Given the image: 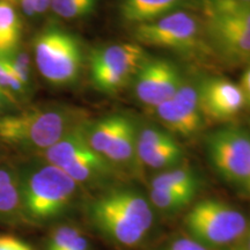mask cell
Masks as SVG:
<instances>
[{
    "mask_svg": "<svg viewBox=\"0 0 250 250\" xmlns=\"http://www.w3.org/2000/svg\"><path fill=\"white\" fill-rule=\"evenodd\" d=\"M87 118L83 109L67 103L22 107L0 117V143L24 156L40 155Z\"/></svg>",
    "mask_w": 250,
    "mask_h": 250,
    "instance_id": "cell-1",
    "label": "cell"
},
{
    "mask_svg": "<svg viewBox=\"0 0 250 250\" xmlns=\"http://www.w3.org/2000/svg\"><path fill=\"white\" fill-rule=\"evenodd\" d=\"M4 147L5 146L0 143V160H2V155H4Z\"/></svg>",
    "mask_w": 250,
    "mask_h": 250,
    "instance_id": "cell-30",
    "label": "cell"
},
{
    "mask_svg": "<svg viewBox=\"0 0 250 250\" xmlns=\"http://www.w3.org/2000/svg\"><path fill=\"white\" fill-rule=\"evenodd\" d=\"M205 149L214 170L227 182L247 187L250 177V133L226 125L205 137Z\"/></svg>",
    "mask_w": 250,
    "mask_h": 250,
    "instance_id": "cell-11",
    "label": "cell"
},
{
    "mask_svg": "<svg viewBox=\"0 0 250 250\" xmlns=\"http://www.w3.org/2000/svg\"><path fill=\"white\" fill-rule=\"evenodd\" d=\"M0 57L6 62L9 70L13 72L19 81L31 94H34L35 92V78H34L35 65H34L31 52L28 51L22 44H20L11 51L0 55Z\"/></svg>",
    "mask_w": 250,
    "mask_h": 250,
    "instance_id": "cell-19",
    "label": "cell"
},
{
    "mask_svg": "<svg viewBox=\"0 0 250 250\" xmlns=\"http://www.w3.org/2000/svg\"><path fill=\"white\" fill-rule=\"evenodd\" d=\"M241 1H246V2H250V0H241Z\"/></svg>",
    "mask_w": 250,
    "mask_h": 250,
    "instance_id": "cell-34",
    "label": "cell"
},
{
    "mask_svg": "<svg viewBox=\"0 0 250 250\" xmlns=\"http://www.w3.org/2000/svg\"><path fill=\"white\" fill-rule=\"evenodd\" d=\"M21 15L28 20L43 18L49 12L50 0H19Z\"/></svg>",
    "mask_w": 250,
    "mask_h": 250,
    "instance_id": "cell-24",
    "label": "cell"
},
{
    "mask_svg": "<svg viewBox=\"0 0 250 250\" xmlns=\"http://www.w3.org/2000/svg\"><path fill=\"white\" fill-rule=\"evenodd\" d=\"M199 104L205 120L228 122L240 114L247 100L241 87L226 78H205L198 83Z\"/></svg>",
    "mask_w": 250,
    "mask_h": 250,
    "instance_id": "cell-14",
    "label": "cell"
},
{
    "mask_svg": "<svg viewBox=\"0 0 250 250\" xmlns=\"http://www.w3.org/2000/svg\"><path fill=\"white\" fill-rule=\"evenodd\" d=\"M204 2L205 0H120L118 15L123 22L136 27L177 11L199 13Z\"/></svg>",
    "mask_w": 250,
    "mask_h": 250,
    "instance_id": "cell-15",
    "label": "cell"
},
{
    "mask_svg": "<svg viewBox=\"0 0 250 250\" xmlns=\"http://www.w3.org/2000/svg\"><path fill=\"white\" fill-rule=\"evenodd\" d=\"M66 250H89V242L85 236L81 234L80 236H78L72 245L68 247Z\"/></svg>",
    "mask_w": 250,
    "mask_h": 250,
    "instance_id": "cell-29",
    "label": "cell"
},
{
    "mask_svg": "<svg viewBox=\"0 0 250 250\" xmlns=\"http://www.w3.org/2000/svg\"><path fill=\"white\" fill-rule=\"evenodd\" d=\"M184 225L191 239L205 248L229 245L248 228L241 211L218 199H204L193 205L184 218Z\"/></svg>",
    "mask_w": 250,
    "mask_h": 250,
    "instance_id": "cell-10",
    "label": "cell"
},
{
    "mask_svg": "<svg viewBox=\"0 0 250 250\" xmlns=\"http://www.w3.org/2000/svg\"><path fill=\"white\" fill-rule=\"evenodd\" d=\"M22 29V15L14 4L0 0V55L21 44Z\"/></svg>",
    "mask_w": 250,
    "mask_h": 250,
    "instance_id": "cell-18",
    "label": "cell"
},
{
    "mask_svg": "<svg viewBox=\"0 0 250 250\" xmlns=\"http://www.w3.org/2000/svg\"><path fill=\"white\" fill-rule=\"evenodd\" d=\"M6 1L12 2V4H19V0H6Z\"/></svg>",
    "mask_w": 250,
    "mask_h": 250,
    "instance_id": "cell-32",
    "label": "cell"
},
{
    "mask_svg": "<svg viewBox=\"0 0 250 250\" xmlns=\"http://www.w3.org/2000/svg\"><path fill=\"white\" fill-rule=\"evenodd\" d=\"M88 217L96 229L121 246L132 247L145 239L154 223L147 199L131 188H111L93 199Z\"/></svg>",
    "mask_w": 250,
    "mask_h": 250,
    "instance_id": "cell-3",
    "label": "cell"
},
{
    "mask_svg": "<svg viewBox=\"0 0 250 250\" xmlns=\"http://www.w3.org/2000/svg\"><path fill=\"white\" fill-rule=\"evenodd\" d=\"M246 188L250 191V177H249V181H248V183H247V187Z\"/></svg>",
    "mask_w": 250,
    "mask_h": 250,
    "instance_id": "cell-33",
    "label": "cell"
},
{
    "mask_svg": "<svg viewBox=\"0 0 250 250\" xmlns=\"http://www.w3.org/2000/svg\"><path fill=\"white\" fill-rule=\"evenodd\" d=\"M243 94H245L247 102L250 103V66L247 68L241 78V83H240Z\"/></svg>",
    "mask_w": 250,
    "mask_h": 250,
    "instance_id": "cell-28",
    "label": "cell"
},
{
    "mask_svg": "<svg viewBox=\"0 0 250 250\" xmlns=\"http://www.w3.org/2000/svg\"><path fill=\"white\" fill-rule=\"evenodd\" d=\"M199 14L208 52L229 66L250 62V2L205 0Z\"/></svg>",
    "mask_w": 250,
    "mask_h": 250,
    "instance_id": "cell-4",
    "label": "cell"
},
{
    "mask_svg": "<svg viewBox=\"0 0 250 250\" xmlns=\"http://www.w3.org/2000/svg\"><path fill=\"white\" fill-rule=\"evenodd\" d=\"M0 250H34L33 247L13 235H0Z\"/></svg>",
    "mask_w": 250,
    "mask_h": 250,
    "instance_id": "cell-25",
    "label": "cell"
},
{
    "mask_svg": "<svg viewBox=\"0 0 250 250\" xmlns=\"http://www.w3.org/2000/svg\"><path fill=\"white\" fill-rule=\"evenodd\" d=\"M145 48L137 42L111 43L94 48L87 56L89 81L104 95H116L132 83L147 58Z\"/></svg>",
    "mask_w": 250,
    "mask_h": 250,
    "instance_id": "cell-7",
    "label": "cell"
},
{
    "mask_svg": "<svg viewBox=\"0 0 250 250\" xmlns=\"http://www.w3.org/2000/svg\"><path fill=\"white\" fill-rule=\"evenodd\" d=\"M186 80L179 65L170 59L147 56L131 85L138 102L154 109L170 99Z\"/></svg>",
    "mask_w": 250,
    "mask_h": 250,
    "instance_id": "cell-12",
    "label": "cell"
},
{
    "mask_svg": "<svg viewBox=\"0 0 250 250\" xmlns=\"http://www.w3.org/2000/svg\"><path fill=\"white\" fill-rule=\"evenodd\" d=\"M20 108L22 107L13 98H11L7 93L0 89V117L17 111Z\"/></svg>",
    "mask_w": 250,
    "mask_h": 250,
    "instance_id": "cell-27",
    "label": "cell"
},
{
    "mask_svg": "<svg viewBox=\"0 0 250 250\" xmlns=\"http://www.w3.org/2000/svg\"><path fill=\"white\" fill-rule=\"evenodd\" d=\"M149 201L154 208L161 211L174 212L186 208L191 203L192 199L188 198L180 193L168 191L161 189H151L149 191Z\"/></svg>",
    "mask_w": 250,
    "mask_h": 250,
    "instance_id": "cell-22",
    "label": "cell"
},
{
    "mask_svg": "<svg viewBox=\"0 0 250 250\" xmlns=\"http://www.w3.org/2000/svg\"><path fill=\"white\" fill-rule=\"evenodd\" d=\"M132 36L143 46L169 50L186 57L208 52L202 17L193 11H177L132 27Z\"/></svg>",
    "mask_w": 250,
    "mask_h": 250,
    "instance_id": "cell-6",
    "label": "cell"
},
{
    "mask_svg": "<svg viewBox=\"0 0 250 250\" xmlns=\"http://www.w3.org/2000/svg\"><path fill=\"white\" fill-rule=\"evenodd\" d=\"M14 166L24 223L46 225L74 205L81 187L61 168L40 155L24 156Z\"/></svg>",
    "mask_w": 250,
    "mask_h": 250,
    "instance_id": "cell-2",
    "label": "cell"
},
{
    "mask_svg": "<svg viewBox=\"0 0 250 250\" xmlns=\"http://www.w3.org/2000/svg\"><path fill=\"white\" fill-rule=\"evenodd\" d=\"M162 127L171 134L193 137L202 132L205 117L199 104L198 83L186 80L177 92L158 107L153 109Z\"/></svg>",
    "mask_w": 250,
    "mask_h": 250,
    "instance_id": "cell-13",
    "label": "cell"
},
{
    "mask_svg": "<svg viewBox=\"0 0 250 250\" xmlns=\"http://www.w3.org/2000/svg\"><path fill=\"white\" fill-rule=\"evenodd\" d=\"M198 187L199 181L195 171L182 167L167 169L151 181V189L168 190L190 199H193Z\"/></svg>",
    "mask_w": 250,
    "mask_h": 250,
    "instance_id": "cell-17",
    "label": "cell"
},
{
    "mask_svg": "<svg viewBox=\"0 0 250 250\" xmlns=\"http://www.w3.org/2000/svg\"><path fill=\"white\" fill-rule=\"evenodd\" d=\"M81 124L40 154L45 161L65 171L80 187L101 183L114 173V166L87 143Z\"/></svg>",
    "mask_w": 250,
    "mask_h": 250,
    "instance_id": "cell-9",
    "label": "cell"
},
{
    "mask_svg": "<svg viewBox=\"0 0 250 250\" xmlns=\"http://www.w3.org/2000/svg\"><path fill=\"white\" fill-rule=\"evenodd\" d=\"M99 0H50L49 12L64 21L83 20L95 13Z\"/></svg>",
    "mask_w": 250,
    "mask_h": 250,
    "instance_id": "cell-20",
    "label": "cell"
},
{
    "mask_svg": "<svg viewBox=\"0 0 250 250\" xmlns=\"http://www.w3.org/2000/svg\"><path fill=\"white\" fill-rule=\"evenodd\" d=\"M165 250H208L201 243L196 242L191 237H180L175 240L170 246H168Z\"/></svg>",
    "mask_w": 250,
    "mask_h": 250,
    "instance_id": "cell-26",
    "label": "cell"
},
{
    "mask_svg": "<svg viewBox=\"0 0 250 250\" xmlns=\"http://www.w3.org/2000/svg\"><path fill=\"white\" fill-rule=\"evenodd\" d=\"M83 136L94 151L114 166L131 167L138 162V123L123 112L104 115L81 124Z\"/></svg>",
    "mask_w": 250,
    "mask_h": 250,
    "instance_id": "cell-8",
    "label": "cell"
},
{
    "mask_svg": "<svg viewBox=\"0 0 250 250\" xmlns=\"http://www.w3.org/2000/svg\"><path fill=\"white\" fill-rule=\"evenodd\" d=\"M0 89L7 93L11 98H13L22 107V104L29 101L31 94L22 83L19 81L13 72L9 70L6 62L0 57Z\"/></svg>",
    "mask_w": 250,
    "mask_h": 250,
    "instance_id": "cell-21",
    "label": "cell"
},
{
    "mask_svg": "<svg viewBox=\"0 0 250 250\" xmlns=\"http://www.w3.org/2000/svg\"><path fill=\"white\" fill-rule=\"evenodd\" d=\"M80 235V229L76 226H70V225L58 226L50 234L46 243V250H66L72 242Z\"/></svg>",
    "mask_w": 250,
    "mask_h": 250,
    "instance_id": "cell-23",
    "label": "cell"
},
{
    "mask_svg": "<svg viewBox=\"0 0 250 250\" xmlns=\"http://www.w3.org/2000/svg\"><path fill=\"white\" fill-rule=\"evenodd\" d=\"M22 220L20 188L14 164L0 160V224L17 225Z\"/></svg>",
    "mask_w": 250,
    "mask_h": 250,
    "instance_id": "cell-16",
    "label": "cell"
},
{
    "mask_svg": "<svg viewBox=\"0 0 250 250\" xmlns=\"http://www.w3.org/2000/svg\"><path fill=\"white\" fill-rule=\"evenodd\" d=\"M31 56L40 76L55 87L77 85L87 62L81 40L56 22L46 24L34 37Z\"/></svg>",
    "mask_w": 250,
    "mask_h": 250,
    "instance_id": "cell-5",
    "label": "cell"
},
{
    "mask_svg": "<svg viewBox=\"0 0 250 250\" xmlns=\"http://www.w3.org/2000/svg\"><path fill=\"white\" fill-rule=\"evenodd\" d=\"M247 250H250V229H249V235H248V245H247Z\"/></svg>",
    "mask_w": 250,
    "mask_h": 250,
    "instance_id": "cell-31",
    "label": "cell"
}]
</instances>
